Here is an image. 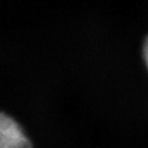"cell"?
<instances>
[{
    "label": "cell",
    "mask_w": 148,
    "mask_h": 148,
    "mask_svg": "<svg viewBox=\"0 0 148 148\" xmlns=\"http://www.w3.org/2000/svg\"><path fill=\"white\" fill-rule=\"evenodd\" d=\"M143 61H145L146 67L148 69V37L145 41V45H143Z\"/></svg>",
    "instance_id": "obj_2"
},
{
    "label": "cell",
    "mask_w": 148,
    "mask_h": 148,
    "mask_svg": "<svg viewBox=\"0 0 148 148\" xmlns=\"http://www.w3.org/2000/svg\"><path fill=\"white\" fill-rule=\"evenodd\" d=\"M0 148H32L22 127L6 114L0 117Z\"/></svg>",
    "instance_id": "obj_1"
}]
</instances>
